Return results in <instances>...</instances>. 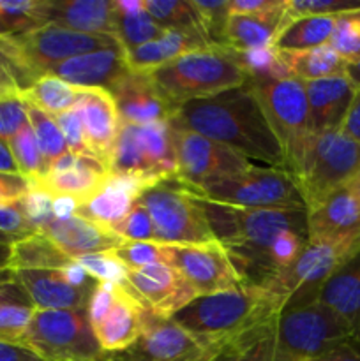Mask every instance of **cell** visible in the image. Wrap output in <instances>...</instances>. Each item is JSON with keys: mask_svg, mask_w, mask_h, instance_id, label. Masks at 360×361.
Segmentation results:
<instances>
[{"mask_svg": "<svg viewBox=\"0 0 360 361\" xmlns=\"http://www.w3.org/2000/svg\"><path fill=\"white\" fill-rule=\"evenodd\" d=\"M304 85H306L307 102H309L313 133L341 129L359 87L346 74L307 81Z\"/></svg>", "mask_w": 360, "mask_h": 361, "instance_id": "obj_24", "label": "cell"}, {"mask_svg": "<svg viewBox=\"0 0 360 361\" xmlns=\"http://www.w3.org/2000/svg\"><path fill=\"white\" fill-rule=\"evenodd\" d=\"M34 312L28 303H0V341L21 344Z\"/></svg>", "mask_w": 360, "mask_h": 361, "instance_id": "obj_45", "label": "cell"}, {"mask_svg": "<svg viewBox=\"0 0 360 361\" xmlns=\"http://www.w3.org/2000/svg\"><path fill=\"white\" fill-rule=\"evenodd\" d=\"M337 16H306L292 21L275 39L277 49H309L330 42Z\"/></svg>", "mask_w": 360, "mask_h": 361, "instance_id": "obj_33", "label": "cell"}, {"mask_svg": "<svg viewBox=\"0 0 360 361\" xmlns=\"http://www.w3.org/2000/svg\"><path fill=\"white\" fill-rule=\"evenodd\" d=\"M30 190V183L21 175L0 171V204H11L23 200Z\"/></svg>", "mask_w": 360, "mask_h": 361, "instance_id": "obj_52", "label": "cell"}, {"mask_svg": "<svg viewBox=\"0 0 360 361\" xmlns=\"http://www.w3.org/2000/svg\"><path fill=\"white\" fill-rule=\"evenodd\" d=\"M288 80L307 81L344 76L348 63L330 44L309 49H277Z\"/></svg>", "mask_w": 360, "mask_h": 361, "instance_id": "obj_30", "label": "cell"}, {"mask_svg": "<svg viewBox=\"0 0 360 361\" xmlns=\"http://www.w3.org/2000/svg\"><path fill=\"white\" fill-rule=\"evenodd\" d=\"M116 4V2H115ZM150 14L141 7L140 11H131V13H124V11L116 9V28H115V39L122 49H134L138 46H143L147 42L154 41L159 35L164 32Z\"/></svg>", "mask_w": 360, "mask_h": 361, "instance_id": "obj_36", "label": "cell"}, {"mask_svg": "<svg viewBox=\"0 0 360 361\" xmlns=\"http://www.w3.org/2000/svg\"><path fill=\"white\" fill-rule=\"evenodd\" d=\"M217 356L173 319H159L147 310L138 341L109 361H214Z\"/></svg>", "mask_w": 360, "mask_h": 361, "instance_id": "obj_14", "label": "cell"}, {"mask_svg": "<svg viewBox=\"0 0 360 361\" xmlns=\"http://www.w3.org/2000/svg\"><path fill=\"white\" fill-rule=\"evenodd\" d=\"M284 2L277 9L263 14H253V16H236L229 14L226 21L224 30V46L239 51L246 49L268 48L275 44L279 32L282 27L284 18Z\"/></svg>", "mask_w": 360, "mask_h": 361, "instance_id": "obj_29", "label": "cell"}, {"mask_svg": "<svg viewBox=\"0 0 360 361\" xmlns=\"http://www.w3.org/2000/svg\"><path fill=\"white\" fill-rule=\"evenodd\" d=\"M23 345L44 361H109L92 331L87 310H35Z\"/></svg>", "mask_w": 360, "mask_h": 361, "instance_id": "obj_6", "label": "cell"}, {"mask_svg": "<svg viewBox=\"0 0 360 361\" xmlns=\"http://www.w3.org/2000/svg\"><path fill=\"white\" fill-rule=\"evenodd\" d=\"M0 231L13 236L14 240L27 238V236L39 233L25 215L20 201L11 204H0Z\"/></svg>", "mask_w": 360, "mask_h": 361, "instance_id": "obj_51", "label": "cell"}, {"mask_svg": "<svg viewBox=\"0 0 360 361\" xmlns=\"http://www.w3.org/2000/svg\"><path fill=\"white\" fill-rule=\"evenodd\" d=\"M113 252L126 264L127 270L164 263L161 243L157 242H122L116 249H113Z\"/></svg>", "mask_w": 360, "mask_h": 361, "instance_id": "obj_47", "label": "cell"}, {"mask_svg": "<svg viewBox=\"0 0 360 361\" xmlns=\"http://www.w3.org/2000/svg\"><path fill=\"white\" fill-rule=\"evenodd\" d=\"M284 0H229V14L253 16L277 9Z\"/></svg>", "mask_w": 360, "mask_h": 361, "instance_id": "obj_53", "label": "cell"}, {"mask_svg": "<svg viewBox=\"0 0 360 361\" xmlns=\"http://www.w3.org/2000/svg\"><path fill=\"white\" fill-rule=\"evenodd\" d=\"M20 204L37 231L55 219V196L41 185H30V190L23 200H20Z\"/></svg>", "mask_w": 360, "mask_h": 361, "instance_id": "obj_48", "label": "cell"}, {"mask_svg": "<svg viewBox=\"0 0 360 361\" xmlns=\"http://www.w3.org/2000/svg\"><path fill=\"white\" fill-rule=\"evenodd\" d=\"M355 9H360V0H286L281 30L300 18L337 16Z\"/></svg>", "mask_w": 360, "mask_h": 361, "instance_id": "obj_42", "label": "cell"}, {"mask_svg": "<svg viewBox=\"0 0 360 361\" xmlns=\"http://www.w3.org/2000/svg\"><path fill=\"white\" fill-rule=\"evenodd\" d=\"M148 187H152L150 183L140 178L109 175L104 185L92 200L81 204L76 214L112 229L129 214L131 208Z\"/></svg>", "mask_w": 360, "mask_h": 361, "instance_id": "obj_25", "label": "cell"}, {"mask_svg": "<svg viewBox=\"0 0 360 361\" xmlns=\"http://www.w3.org/2000/svg\"><path fill=\"white\" fill-rule=\"evenodd\" d=\"M169 104L180 109L191 101L212 97L249 83V76L226 46H208L172 60L150 73Z\"/></svg>", "mask_w": 360, "mask_h": 361, "instance_id": "obj_4", "label": "cell"}, {"mask_svg": "<svg viewBox=\"0 0 360 361\" xmlns=\"http://www.w3.org/2000/svg\"><path fill=\"white\" fill-rule=\"evenodd\" d=\"M13 37L37 78L48 74L49 69L74 56L120 46L119 41L112 35L83 34V32L60 27L56 23H46L34 30L13 35Z\"/></svg>", "mask_w": 360, "mask_h": 361, "instance_id": "obj_13", "label": "cell"}, {"mask_svg": "<svg viewBox=\"0 0 360 361\" xmlns=\"http://www.w3.org/2000/svg\"><path fill=\"white\" fill-rule=\"evenodd\" d=\"M28 123L27 102L21 94L0 99V140L9 141Z\"/></svg>", "mask_w": 360, "mask_h": 361, "instance_id": "obj_49", "label": "cell"}, {"mask_svg": "<svg viewBox=\"0 0 360 361\" xmlns=\"http://www.w3.org/2000/svg\"><path fill=\"white\" fill-rule=\"evenodd\" d=\"M194 197L203 208L215 240L226 247L235 267L251 284L265 286L275 277L270 249L282 231L307 235V212L304 208L263 210Z\"/></svg>", "mask_w": 360, "mask_h": 361, "instance_id": "obj_3", "label": "cell"}, {"mask_svg": "<svg viewBox=\"0 0 360 361\" xmlns=\"http://www.w3.org/2000/svg\"><path fill=\"white\" fill-rule=\"evenodd\" d=\"M56 123L60 127V133H62L64 140H66L67 150L74 155H81V157H92L90 148L87 145V137H85L83 123H81V116L78 108L74 106L73 109L66 113H60V115L55 116ZM97 161V159H95Z\"/></svg>", "mask_w": 360, "mask_h": 361, "instance_id": "obj_50", "label": "cell"}, {"mask_svg": "<svg viewBox=\"0 0 360 361\" xmlns=\"http://www.w3.org/2000/svg\"><path fill=\"white\" fill-rule=\"evenodd\" d=\"M200 16L201 27L212 46H224L226 21L229 18V0H191Z\"/></svg>", "mask_w": 360, "mask_h": 361, "instance_id": "obj_44", "label": "cell"}, {"mask_svg": "<svg viewBox=\"0 0 360 361\" xmlns=\"http://www.w3.org/2000/svg\"><path fill=\"white\" fill-rule=\"evenodd\" d=\"M208 41L200 34L166 28L157 39L124 51V60L129 73L150 74L179 56L196 49L208 48Z\"/></svg>", "mask_w": 360, "mask_h": 361, "instance_id": "obj_26", "label": "cell"}, {"mask_svg": "<svg viewBox=\"0 0 360 361\" xmlns=\"http://www.w3.org/2000/svg\"><path fill=\"white\" fill-rule=\"evenodd\" d=\"M275 337L286 353L302 361H311L339 345L355 342L346 321L320 300L284 307L275 323Z\"/></svg>", "mask_w": 360, "mask_h": 361, "instance_id": "obj_8", "label": "cell"}, {"mask_svg": "<svg viewBox=\"0 0 360 361\" xmlns=\"http://www.w3.org/2000/svg\"><path fill=\"white\" fill-rule=\"evenodd\" d=\"M81 94L83 88L74 87L53 74H42L27 90L21 92V97L41 111L56 116L73 109L80 102Z\"/></svg>", "mask_w": 360, "mask_h": 361, "instance_id": "obj_32", "label": "cell"}, {"mask_svg": "<svg viewBox=\"0 0 360 361\" xmlns=\"http://www.w3.org/2000/svg\"><path fill=\"white\" fill-rule=\"evenodd\" d=\"M27 115H28V123H30L32 130H34L35 141H37L39 145V150H41L42 159H44L46 171H48V168L53 164V162L59 161L62 155H66L67 152H69L67 150L66 140H64L62 133H60V127L59 123H56L55 116L41 111V109L28 104V102H27Z\"/></svg>", "mask_w": 360, "mask_h": 361, "instance_id": "obj_38", "label": "cell"}, {"mask_svg": "<svg viewBox=\"0 0 360 361\" xmlns=\"http://www.w3.org/2000/svg\"><path fill=\"white\" fill-rule=\"evenodd\" d=\"M127 286L138 296L145 309L159 319H172L198 298L186 279L168 263L127 270Z\"/></svg>", "mask_w": 360, "mask_h": 361, "instance_id": "obj_15", "label": "cell"}, {"mask_svg": "<svg viewBox=\"0 0 360 361\" xmlns=\"http://www.w3.org/2000/svg\"><path fill=\"white\" fill-rule=\"evenodd\" d=\"M360 168V143L341 129L311 133L289 175L306 212L348 185Z\"/></svg>", "mask_w": 360, "mask_h": 361, "instance_id": "obj_5", "label": "cell"}, {"mask_svg": "<svg viewBox=\"0 0 360 361\" xmlns=\"http://www.w3.org/2000/svg\"><path fill=\"white\" fill-rule=\"evenodd\" d=\"M76 108L92 155L108 168L120 130V116L112 94L104 88H83Z\"/></svg>", "mask_w": 360, "mask_h": 361, "instance_id": "obj_20", "label": "cell"}, {"mask_svg": "<svg viewBox=\"0 0 360 361\" xmlns=\"http://www.w3.org/2000/svg\"><path fill=\"white\" fill-rule=\"evenodd\" d=\"M0 361H44L27 345L0 341Z\"/></svg>", "mask_w": 360, "mask_h": 361, "instance_id": "obj_55", "label": "cell"}, {"mask_svg": "<svg viewBox=\"0 0 360 361\" xmlns=\"http://www.w3.org/2000/svg\"><path fill=\"white\" fill-rule=\"evenodd\" d=\"M52 0H0V34L16 35L49 21Z\"/></svg>", "mask_w": 360, "mask_h": 361, "instance_id": "obj_34", "label": "cell"}, {"mask_svg": "<svg viewBox=\"0 0 360 361\" xmlns=\"http://www.w3.org/2000/svg\"><path fill=\"white\" fill-rule=\"evenodd\" d=\"M7 145H9V150L13 154L14 162H16L18 173L30 185H35V183L41 182L46 175V164L41 150H39L37 141H35L30 123H27L16 136L11 137L7 141Z\"/></svg>", "mask_w": 360, "mask_h": 361, "instance_id": "obj_39", "label": "cell"}, {"mask_svg": "<svg viewBox=\"0 0 360 361\" xmlns=\"http://www.w3.org/2000/svg\"><path fill=\"white\" fill-rule=\"evenodd\" d=\"M355 344L356 342H349V344L339 345V348L328 351L327 355L318 356L311 361H360V351Z\"/></svg>", "mask_w": 360, "mask_h": 361, "instance_id": "obj_56", "label": "cell"}, {"mask_svg": "<svg viewBox=\"0 0 360 361\" xmlns=\"http://www.w3.org/2000/svg\"><path fill=\"white\" fill-rule=\"evenodd\" d=\"M145 316H147V309L126 282V284L116 286L112 307L101 321L92 324V331L102 351L108 355H116L120 351H126L138 341Z\"/></svg>", "mask_w": 360, "mask_h": 361, "instance_id": "obj_19", "label": "cell"}, {"mask_svg": "<svg viewBox=\"0 0 360 361\" xmlns=\"http://www.w3.org/2000/svg\"><path fill=\"white\" fill-rule=\"evenodd\" d=\"M11 247L0 243V270H11Z\"/></svg>", "mask_w": 360, "mask_h": 361, "instance_id": "obj_59", "label": "cell"}, {"mask_svg": "<svg viewBox=\"0 0 360 361\" xmlns=\"http://www.w3.org/2000/svg\"><path fill=\"white\" fill-rule=\"evenodd\" d=\"M341 130L346 136H349L356 143H360V87L356 88L355 97H353L352 106H349L348 113H346V118L342 122Z\"/></svg>", "mask_w": 360, "mask_h": 361, "instance_id": "obj_54", "label": "cell"}, {"mask_svg": "<svg viewBox=\"0 0 360 361\" xmlns=\"http://www.w3.org/2000/svg\"><path fill=\"white\" fill-rule=\"evenodd\" d=\"M176 120L194 133L233 148L251 162L258 161L286 171L284 150L251 83L187 102L179 109Z\"/></svg>", "mask_w": 360, "mask_h": 361, "instance_id": "obj_1", "label": "cell"}, {"mask_svg": "<svg viewBox=\"0 0 360 361\" xmlns=\"http://www.w3.org/2000/svg\"><path fill=\"white\" fill-rule=\"evenodd\" d=\"M108 176V168L99 161L67 152L49 166L44 178L35 185H41L53 196L71 197L81 207L95 196Z\"/></svg>", "mask_w": 360, "mask_h": 361, "instance_id": "obj_18", "label": "cell"}, {"mask_svg": "<svg viewBox=\"0 0 360 361\" xmlns=\"http://www.w3.org/2000/svg\"><path fill=\"white\" fill-rule=\"evenodd\" d=\"M39 233L48 236L59 247L60 252H64L73 261L88 254L113 250L124 242L109 228L88 221L78 214L66 219H53L46 226H42Z\"/></svg>", "mask_w": 360, "mask_h": 361, "instance_id": "obj_21", "label": "cell"}, {"mask_svg": "<svg viewBox=\"0 0 360 361\" xmlns=\"http://www.w3.org/2000/svg\"><path fill=\"white\" fill-rule=\"evenodd\" d=\"M328 44L339 53L346 63L360 60V9L337 14L335 28Z\"/></svg>", "mask_w": 360, "mask_h": 361, "instance_id": "obj_41", "label": "cell"}, {"mask_svg": "<svg viewBox=\"0 0 360 361\" xmlns=\"http://www.w3.org/2000/svg\"><path fill=\"white\" fill-rule=\"evenodd\" d=\"M318 300L346 321L360 344V252L325 282Z\"/></svg>", "mask_w": 360, "mask_h": 361, "instance_id": "obj_28", "label": "cell"}, {"mask_svg": "<svg viewBox=\"0 0 360 361\" xmlns=\"http://www.w3.org/2000/svg\"><path fill=\"white\" fill-rule=\"evenodd\" d=\"M140 203L150 215L157 243L191 245L215 240L203 208L176 180L148 187L140 196Z\"/></svg>", "mask_w": 360, "mask_h": 361, "instance_id": "obj_9", "label": "cell"}, {"mask_svg": "<svg viewBox=\"0 0 360 361\" xmlns=\"http://www.w3.org/2000/svg\"><path fill=\"white\" fill-rule=\"evenodd\" d=\"M35 310H87L95 286H76L66 270H14Z\"/></svg>", "mask_w": 360, "mask_h": 361, "instance_id": "obj_17", "label": "cell"}, {"mask_svg": "<svg viewBox=\"0 0 360 361\" xmlns=\"http://www.w3.org/2000/svg\"><path fill=\"white\" fill-rule=\"evenodd\" d=\"M143 7L162 28L194 32L207 39L200 16L191 0H143Z\"/></svg>", "mask_w": 360, "mask_h": 361, "instance_id": "obj_35", "label": "cell"}, {"mask_svg": "<svg viewBox=\"0 0 360 361\" xmlns=\"http://www.w3.org/2000/svg\"><path fill=\"white\" fill-rule=\"evenodd\" d=\"M73 259L42 233L18 240L11 247V270H66Z\"/></svg>", "mask_w": 360, "mask_h": 361, "instance_id": "obj_31", "label": "cell"}, {"mask_svg": "<svg viewBox=\"0 0 360 361\" xmlns=\"http://www.w3.org/2000/svg\"><path fill=\"white\" fill-rule=\"evenodd\" d=\"M71 30L115 37V0H52L49 21Z\"/></svg>", "mask_w": 360, "mask_h": 361, "instance_id": "obj_27", "label": "cell"}, {"mask_svg": "<svg viewBox=\"0 0 360 361\" xmlns=\"http://www.w3.org/2000/svg\"><path fill=\"white\" fill-rule=\"evenodd\" d=\"M191 194L222 204L263 210L304 208L296 183L284 169L253 166L240 175L215 180L198 187H186Z\"/></svg>", "mask_w": 360, "mask_h": 361, "instance_id": "obj_7", "label": "cell"}, {"mask_svg": "<svg viewBox=\"0 0 360 361\" xmlns=\"http://www.w3.org/2000/svg\"><path fill=\"white\" fill-rule=\"evenodd\" d=\"M18 240H14L13 236L6 235V233L0 231V243H6V245H13V243H16Z\"/></svg>", "mask_w": 360, "mask_h": 361, "instance_id": "obj_64", "label": "cell"}, {"mask_svg": "<svg viewBox=\"0 0 360 361\" xmlns=\"http://www.w3.org/2000/svg\"><path fill=\"white\" fill-rule=\"evenodd\" d=\"M0 171L20 175L16 168V162H14L13 159V154H11L9 150V145L2 140H0Z\"/></svg>", "mask_w": 360, "mask_h": 361, "instance_id": "obj_58", "label": "cell"}, {"mask_svg": "<svg viewBox=\"0 0 360 361\" xmlns=\"http://www.w3.org/2000/svg\"><path fill=\"white\" fill-rule=\"evenodd\" d=\"M346 76H348L356 87H360V60L355 63H349L348 71H346Z\"/></svg>", "mask_w": 360, "mask_h": 361, "instance_id": "obj_60", "label": "cell"}, {"mask_svg": "<svg viewBox=\"0 0 360 361\" xmlns=\"http://www.w3.org/2000/svg\"><path fill=\"white\" fill-rule=\"evenodd\" d=\"M16 94H20V92H18L13 85H9V83H6V81L0 80V99L7 97V95H16Z\"/></svg>", "mask_w": 360, "mask_h": 361, "instance_id": "obj_62", "label": "cell"}, {"mask_svg": "<svg viewBox=\"0 0 360 361\" xmlns=\"http://www.w3.org/2000/svg\"><path fill=\"white\" fill-rule=\"evenodd\" d=\"M360 238V204L348 185L307 212V242Z\"/></svg>", "mask_w": 360, "mask_h": 361, "instance_id": "obj_22", "label": "cell"}, {"mask_svg": "<svg viewBox=\"0 0 360 361\" xmlns=\"http://www.w3.org/2000/svg\"><path fill=\"white\" fill-rule=\"evenodd\" d=\"M120 123L147 126V123L169 122L179 109L169 104L150 74L127 73L109 88Z\"/></svg>", "mask_w": 360, "mask_h": 361, "instance_id": "obj_16", "label": "cell"}, {"mask_svg": "<svg viewBox=\"0 0 360 361\" xmlns=\"http://www.w3.org/2000/svg\"><path fill=\"white\" fill-rule=\"evenodd\" d=\"M249 83L284 150L286 171L289 173L313 133L306 85L296 80H260Z\"/></svg>", "mask_w": 360, "mask_h": 361, "instance_id": "obj_10", "label": "cell"}, {"mask_svg": "<svg viewBox=\"0 0 360 361\" xmlns=\"http://www.w3.org/2000/svg\"><path fill=\"white\" fill-rule=\"evenodd\" d=\"M214 361H302L281 348L275 337V324L251 341L226 349Z\"/></svg>", "mask_w": 360, "mask_h": 361, "instance_id": "obj_37", "label": "cell"}, {"mask_svg": "<svg viewBox=\"0 0 360 361\" xmlns=\"http://www.w3.org/2000/svg\"><path fill=\"white\" fill-rule=\"evenodd\" d=\"M286 300L274 289L247 284L198 296L172 317L217 355L258 337L277 323Z\"/></svg>", "mask_w": 360, "mask_h": 361, "instance_id": "obj_2", "label": "cell"}, {"mask_svg": "<svg viewBox=\"0 0 360 361\" xmlns=\"http://www.w3.org/2000/svg\"><path fill=\"white\" fill-rule=\"evenodd\" d=\"M127 73L129 69L120 46L74 56L48 71V74H53L74 87L104 88V90H109Z\"/></svg>", "mask_w": 360, "mask_h": 361, "instance_id": "obj_23", "label": "cell"}, {"mask_svg": "<svg viewBox=\"0 0 360 361\" xmlns=\"http://www.w3.org/2000/svg\"><path fill=\"white\" fill-rule=\"evenodd\" d=\"M14 281L13 270H0V282H11Z\"/></svg>", "mask_w": 360, "mask_h": 361, "instance_id": "obj_63", "label": "cell"}, {"mask_svg": "<svg viewBox=\"0 0 360 361\" xmlns=\"http://www.w3.org/2000/svg\"><path fill=\"white\" fill-rule=\"evenodd\" d=\"M176 154V182L198 187L215 180L240 175L253 168V162L233 148L194 133L179 120H169Z\"/></svg>", "mask_w": 360, "mask_h": 361, "instance_id": "obj_11", "label": "cell"}, {"mask_svg": "<svg viewBox=\"0 0 360 361\" xmlns=\"http://www.w3.org/2000/svg\"><path fill=\"white\" fill-rule=\"evenodd\" d=\"M164 263L175 268L198 296H208L247 284L219 240L191 245L161 243Z\"/></svg>", "mask_w": 360, "mask_h": 361, "instance_id": "obj_12", "label": "cell"}, {"mask_svg": "<svg viewBox=\"0 0 360 361\" xmlns=\"http://www.w3.org/2000/svg\"><path fill=\"white\" fill-rule=\"evenodd\" d=\"M0 80L23 92L37 80L13 35L0 34Z\"/></svg>", "mask_w": 360, "mask_h": 361, "instance_id": "obj_40", "label": "cell"}, {"mask_svg": "<svg viewBox=\"0 0 360 361\" xmlns=\"http://www.w3.org/2000/svg\"><path fill=\"white\" fill-rule=\"evenodd\" d=\"M0 303H28L32 305L23 289L14 281L0 282Z\"/></svg>", "mask_w": 360, "mask_h": 361, "instance_id": "obj_57", "label": "cell"}, {"mask_svg": "<svg viewBox=\"0 0 360 361\" xmlns=\"http://www.w3.org/2000/svg\"><path fill=\"white\" fill-rule=\"evenodd\" d=\"M112 231L116 233L124 242H155L150 215L147 208L140 203V200L134 203L129 214L119 224L113 226Z\"/></svg>", "mask_w": 360, "mask_h": 361, "instance_id": "obj_46", "label": "cell"}, {"mask_svg": "<svg viewBox=\"0 0 360 361\" xmlns=\"http://www.w3.org/2000/svg\"><path fill=\"white\" fill-rule=\"evenodd\" d=\"M348 189L352 190V194L355 196V200L359 201V204H360V168H359V171H356V175L352 178V182L348 183Z\"/></svg>", "mask_w": 360, "mask_h": 361, "instance_id": "obj_61", "label": "cell"}, {"mask_svg": "<svg viewBox=\"0 0 360 361\" xmlns=\"http://www.w3.org/2000/svg\"><path fill=\"white\" fill-rule=\"evenodd\" d=\"M81 270L90 275L97 282H112V284H126L127 267L116 257L113 250L88 254V256L76 259Z\"/></svg>", "mask_w": 360, "mask_h": 361, "instance_id": "obj_43", "label": "cell"}]
</instances>
